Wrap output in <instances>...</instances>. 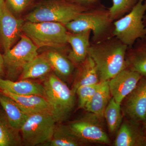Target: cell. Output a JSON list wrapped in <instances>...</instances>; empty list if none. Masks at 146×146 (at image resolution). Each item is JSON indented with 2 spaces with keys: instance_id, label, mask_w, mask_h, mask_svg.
Returning <instances> with one entry per match:
<instances>
[{
  "instance_id": "3",
  "label": "cell",
  "mask_w": 146,
  "mask_h": 146,
  "mask_svg": "<svg viewBox=\"0 0 146 146\" xmlns=\"http://www.w3.org/2000/svg\"><path fill=\"white\" fill-rule=\"evenodd\" d=\"M45 98L57 123L66 121L70 116L75 103V92L55 74H50L43 83Z\"/></svg>"
},
{
  "instance_id": "24",
  "label": "cell",
  "mask_w": 146,
  "mask_h": 146,
  "mask_svg": "<svg viewBox=\"0 0 146 146\" xmlns=\"http://www.w3.org/2000/svg\"><path fill=\"white\" fill-rule=\"evenodd\" d=\"M22 145L20 131L10 124L4 112L0 111V146H18Z\"/></svg>"
},
{
  "instance_id": "23",
  "label": "cell",
  "mask_w": 146,
  "mask_h": 146,
  "mask_svg": "<svg viewBox=\"0 0 146 146\" xmlns=\"http://www.w3.org/2000/svg\"><path fill=\"white\" fill-rule=\"evenodd\" d=\"M52 70L45 55H38L24 66L20 80L43 78L48 76Z\"/></svg>"
},
{
  "instance_id": "4",
  "label": "cell",
  "mask_w": 146,
  "mask_h": 146,
  "mask_svg": "<svg viewBox=\"0 0 146 146\" xmlns=\"http://www.w3.org/2000/svg\"><path fill=\"white\" fill-rule=\"evenodd\" d=\"M22 32L38 48L49 47L61 50L68 44V31L65 25L60 23L27 21L23 25Z\"/></svg>"
},
{
  "instance_id": "29",
  "label": "cell",
  "mask_w": 146,
  "mask_h": 146,
  "mask_svg": "<svg viewBox=\"0 0 146 146\" xmlns=\"http://www.w3.org/2000/svg\"><path fill=\"white\" fill-rule=\"evenodd\" d=\"M73 2L90 8L100 4V0H70Z\"/></svg>"
},
{
  "instance_id": "22",
  "label": "cell",
  "mask_w": 146,
  "mask_h": 146,
  "mask_svg": "<svg viewBox=\"0 0 146 146\" xmlns=\"http://www.w3.org/2000/svg\"><path fill=\"white\" fill-rule=\"evenodd\" d=\"M73 86V90L76 93L78 87L85 85L100 83L99 74L96 63L89 55L81 64Z\"/></svg>"
},
{
  "instance_id": "31",
  "label": "cell",
  "mask_w": 146,
  "mask_h": 146,
  "mask_svg": "<svg viewBox=\"0 0 146 146\" xmlns=\"http://www.w3.org/2000/svg\"><path fill=\"white\" fill-rule=\"evenodd\" d=\"M143 131L144 133H145V135L146 136V117L144 121V122L143 123Z\"/></svg>"
},
{
  "instance_id": "21",
  "label": "cell",
  "mask_w": 146,
  "mask_h": 146,
  "mask_svg": "<svg viewBox=\"0 0 146 146\" xmlns=\"http://www.w3.org/2000/svg\"><path fill=\"white\" fill-rule=\"evenodd\" d=\"M0 104L11 125L16 129L20 131L29 115L22 110L14 100L1 91Z\"/></svg>"
},
{
  "instance_id": "33",
  "label": "cell",
  "mask_w": 146,
  "mask_h": 146,
  "mask_svg": "<svg viewBox=\"0 0 146 146\" xmlns=\"http://www.w3.org/2000/svg\"><path fill=\"white\" fill-rule=\"evenodd\" d=\"M145 146H146V142Z\"/></svg>"
},
{
  "instance_id": "20",
  "label": "cell",
  "mask_w": 146,
  "mask_h": 146,
  "mask_svg": "<svg viewBox=\"0 0 146 146\" xmlns=\"http://www.w3.org/2000/svg\"><path fill=\"white\" fill-rule=\"evenodd\" d=\"M86 144L73 132L68 125L56 123L50 139L43 145L47 146H80Z\"/></svg>"
},
{
  "instance_id": "8",
  "label": "cell",
  "mask_w": 146,
  "mask_h": 146,
  "mask_svg": "<svg viewBox=\"0 0 146 146\" xmlns=\"http://www.w3.org/2000/svg\"><path fill=\"white\" fill-rule=\"evenodd\" d=\"M38 48L27 36L21 35L18 43L3 54L9 77H16L25 65L38 55Z\"/></svg>"
},
{
  "instance_id": "2",
  "label": "cell",
  "mask_w": 146,
  "mask_h": 146,
  "mask_svg": "<svg viewBox=\"0 0 146 146\" xmlns=\"http://www.w3.org/2000/svg\"><path fill=\"white\" fill-rule=\"evenodd\" d=\"M67 31L72 33L91 31V43H96L113 36L114 26L108 8L100 4L88 9L73 21L65 24Z\"/></svg>"
},
{
  "instance_id": "32",
  "label": "cell",
  "mask_w": 146,
  "mask_h": 146,
  "mask_svg": "<svg viewBox=\"0 0 146 146\" xmlns=\"http://www.w3.org/2000/svg\"><path fill=\"white\" fill-rule=\"evenodd\" d=\"M144 23L146 27V12L144 18Z\"/></svg>"
},
{
  "instance_id": "14",
  "label": "cell",
  "mask_w": 146,
  "mask_h": 146,
  "mask_svg": "<svg viewBox=\"0 0 146 146\" xmlns=\"http://www.w3.org/2000/svg\"><path fill=\"white\" fill-rule=\"evenodd\" d=\"M91 31L72 33L68 31L67 41L71 46L68 58L75 65H79L88 56V50L91 44Z\"/></svg>"
},
{
  "instance_id": "15",
  "label": "cell",
  "mask_w": 146,
  "mask_h": 146,
  "mask_svg": "<svg viewBox=\"0 0 146 146\" xmlns=\"http://www.w3.org/2000/svg\"><path fill=\"white\" fill-rule=\"evenodd\" d=\"M0 89L1 91H7L19 96L35 95L45 97L43 84L30 79L14 81L0 77Z\"/></svg>"
},
{
  "instance_id": "17",
  "label": "cell",
  "mask_w": 146,
  "mask_h": 146,
  "mask_svg": "<svg viewBox=\"0 0 146 146\" xmlns=\"http://www.w3.org/2000/svg\"><path fill=\"white\" fill-rule=\"evenodd\" d=\"M1 91L14 100L22 110L27 115L47 110L50 111L49 104L44 97L35 95L19 96L7 91Z\"/></svg>"
},
{
  "instance_id": "6",
  "label": "cell",
  "mask_w": 146,
  "mask_h": 146,
  "mask_svg": "<svg viewBox=\"0 0 146 146\" xmlns=\"http://www.w3.org/2000/svg\"><path fill=\"white\" fill-rule=\"evenodd\" d=\"M146 12V0H138L128 13L113 22L112 36L128 48L138 39L146 36L144 18Z\"/></svg>"
},
{
  "instance_id": "1",
  "label": "cell",
  "mask_w": 146,
  "mask_h": 146,
  "mask_svg": "<svg viewBox=\"0 0 146 146\" xmlns=\"http://www.w3.org/2000/svg\"><path fill=\"white\" fill-rule=\"evenodd\" d=\"M128 47L115 36L91 43L88 55L96 63L100 82L109 80L127 68L126 54Z\"/></svg>"
},
{
  "instance_id": "11",
  "label": "cell",
  "mask_w": 146,
  "mask_h": 146,
  "mask_svg": "<svg viewBox=\"0 0 146 146\" xmlns=\"http://www.w3.org/2000/svg\"><path fill=\"white\" fill-rule=\"evenodd\" d=\"M123 112L128 119L141 124L146 117V77H143L125 98Z\"/></svg>"
},
{
  "instance_id": "26",
  "label": "cell",
  "mask_w": 146,
  "mask_h": 146,
  "mask_svg": "<svg viewBox=\"0 0 146 146\" xmlns=\"http://www.w3.org/2000/svg\"><path fill=\"white\" fill-rule=\"evenodd\" d=\"M112 5L108 8L112 22L117 21L128 13L138 3V0H112Z\"/></svg>"
},
{
  "instance_id": "18",
  "label": "cell",
  "mask_w": 146,
  "mask_h": 146,
  "mask_svg": "<svg viewBox=\"0 0 146 146\" xmlns=\"http://www.w3.org/2000/svg\"><path fill=\"white\" fill-rule=\"evenodd\" d=\"M109 80L102 82L91 99L87 103L84 109L103 119L105 110L110 100Z\"/></svg>"
},
{
  "instance_id": "25",
  "label": "cell",
  "mask_w": 146,
  "mask_h": 146,
  "mask_svg": "<svg viewBox=\"0 0 146 146\" xmlns=\"http://www.w3.org/2000/svg\"><path fill=\"white\" fill-rule=\"evenodd\" d=\"M121 105L112 98L105 110L104 117L109 132L112 133H115L117 131L121 124L122 116Z\"/></svg>"
},
{
  "instance_id": "28",
  "label": "cell",
  "mask_w": 146,
  "mask_h": 146,
  "mask_svg": "<svg viewBox=\"0 0 146 146\" xmlns=\"http://www.w3.org/2000/svg\"><path fill=\"white\" fill-rule=\"evenodd\" d=\"M31 0H5L6 4L12 12L19 13L23 12L29 5Z\"/></svg>"
},
{
  "instance_id": "27",
  "label": "cell",
  "mask_w": 146,
  "mask_h": 146,
  "mask_svg": "<svg viewBox=\"0 0 146 146\" xmlns=\"http://www.w3.org/2000/svg\"><path fill=\"white\" fill-rule=\"evenodd\" d=\"M101 82L96 84L80 86L77 89L76 94L78 98L79 108L84 109L87 103L100 84Z\"/></svg>"
},
{
  "instance_id": "7",
  "label": "cell",
  "mask_w": 146,
  "mask_h": 146,
  "mask_svg": "<svg viewBox=\"0 0 146 146\" xmlns=\"http://www.w3.org/2000/svg\"><path fill=\"white\" fill-rule=\"evenodd\" d=\"M56 123L49 110L29 115L20 129L22 145H43L51 138Z\"/></svg>"
},
{
  "instance_id": "9",
  "label": "cell",
  "mask_w": 146,
  "mask_h": 146,
  "mask_svg": "<svg viewBox=\"0 0 146 146\" xmlns=\"http://www.w3.org/2000/svg\"><path fill=\"white\" fill-rule=\"evenodd\" d=\"M102 119L89 112L81 119L68 124L77 136L86 145L110 143L109 137L101 123Z\"/></svg>"
},
{
  "instance_id": "5",
  "label": "cell",
  "mask_w": 146,
  "mask_h": 146,
  "mask_svg": "<svg viewBox=\"0 0 146 146\" xmlns=\"http://www.w3.org/2000/svg\"><path fill=\"white\" fill-rule=\"evenodd\" d=\"M88 9L70 0L50 1L37 6L26 19L33 23L54 22L65 25Z\"/></svg>"
},
{
  "instance_id": "12",
  "label": "cell",
  "mask_w": 146,
  "mask_h": 146,
  "mask_svg": "<svg viewBox=\"0 0 146 146\" xmlns=\"http://www.w3.org/2000/svg\"><path fill=\"white\" fill-rule=\"evenodd\" d=\"M142 77L138 72L127 68L124 69L109 80L110 91L112 98L121 104Z\"/></svg>"
},
{
  "instance_id": "10",
  "label": "cell",
  "mask_w": 146,
  "mask_h": 146,
  "mask_svg": "<svg viewBox=\"0 0 146 146\" xmlns=\"http://www.w3.org/2000/svg\"><path fill=\"white\" fill-rule=\"evenodd\" d=\"M24 21L16 18L7 5L0 0V45L4 51L10 49L21 36Z\"/></svg>"
},
{
  "instance_id": "30",
  "label": "cell",
  "mask_w": 146,
  "mask_h": 146,
  "mask_svg": "<svg viewBox=\"0 0 146 146\" xmlns=\"http://www.w3.org/2000/svg\"><path fill=\"white\" fill-rule=\"evenodd\" d=\"M4 69V60L3 55L0 53V77H1L3 74Z\"/></svg>"
},
{
  "instance_id": "19",
  "label": "cell",
  "mask_w": 146,
  "mask_h": 146,
  "mask_svg": "<svg viewBox=\"0 0 146 146\" xmlns=\"http://www.w3.org/2000/svg\"><path fill=\"white\" fill-rule=\"evenodd\" d=\"M44 55L55 74L63 81H68L72 74L74 65L68 56L56 50L49 51Z\"/></svg>"
},
{
  "instance_id": "16",
  "label": "cell",
  "mask_w": 146,
  "mask_h": 146,
  "mask_svg": "<svg viewBox=\"0 0 146 146\" xmlns=\"http://www.w3.org/2000/svg\"><path fill=\"white\" fill-rule=\"evenodd\" d=\"M126 62L127 68L146 77V36L128 48Z\"/></svg>"
},
{
  "instance_id": "13",
  "label": "cell",
  "mask_w": 146,
  "mask_h": 146,
  "mask_svg": "<svg viewBox=\"0 0 146 146\" xmlns=\"http://www.w3.org/2000/svg\"><path fill=\"white\" fill-rule=\"evenodd\" d=\"M113 145L115 146H145L146 136L140 124L125 120L117 130Z\"/></svg>"
}]
</instances>
